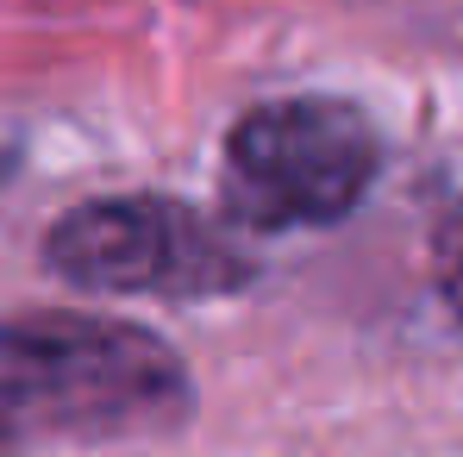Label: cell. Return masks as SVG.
<instances>
[{
	"instance_id": "1",
	"label": "cell",
	"mask_w": 463,
	"mask_h": 457,
	"mask_svg": "<svg viewBox=\"0 0 463 457\" xmlns=\"http://www.w3.org/2000/svg\"><path fill=\"white\" fill-rule=\"evenodd\" d=\"M188 407V364L145 326L94 313L0 319V420L13 433L126 439L182 426Z\"/></svg>"
},
{
	"instance_id": "2",
	"label": "cell",
	"mask_w": 463,
	"mask_h": 457,
	"mask_svg": "<svg viewBox=\"0 0 463 457\" xmlns=\"http://www.w3.org/2000/svg\"><path fill=\"white\" fill-rule=\"evenodd\" d=\"M383 169V138L357 100L282 94L257 100L226 138L220 207L244 232L338 226Z\"/></svg>"
},
{
	"instance_id": "3",
	"label": "cell",
	"mask_w": 463,
	"mask_h": 457,
	"mask_svg": "<svg viewBox=\"0 0 463 457\" xmlns=\"http://www.w3.org/2000/svg\"><path fill=\"white\" fill-rule=\"evenodd\" d=\"M44 270L88 295H156L213 301L257 276V257L188 201L169 195H107L81 201L44 232Z\"/></svg>"
},
{
	"instance_id": "4",
	"label": "cell",
	"mask_w": 463,
	"mask_h": 457,
	"mask_svg": "<svg viewBox=\"0 0 463 457\" xmlns=\"http://www.w3.org/2000/svg\"><path fill=\"white\" fill-rule=\"evenodd\" d=\"M432 276H439V295L451 307V319L463 326V201H451L432 226Z\"/></svg>"
}]
</instances>
